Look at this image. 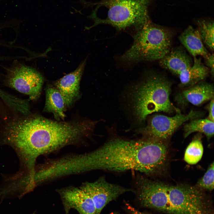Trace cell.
I'll return each mask as SVG.
<instances>
[{"instance_id": "cell-1", "label": "cell", "mask_w": 214, "mask_h": 214, "mask_svg": "<svg viewBox=\"0 0 214 214\" xmlns=\"http://www.w3.org/2000/svg\"><path fill=\"white\" fill-rule=\"evenodd\" d=\"M164 141L143 138L138 140L117 138L97 149L77 154L74 164L80 173L96 170L116 172L137 171L147 175L161 171L167 159Z\"/></svg>"}, {"instance_id": "cell-2", "label": "cell", "mask_w": 214, "mask_h": 214, "mask_svg": "<svg viewBox=\"0 0 214 214\" xmlns=\"http://www.w3.org/2000/svg\"><path fill=\"white\" fill-rule=\"evenodd\" d=\"M94 126L93 121L85 119L64 122L33 116L22 120L18 139L27 157L35 161L40 156L81 143L90 135Z\"/></svg>"}, {"instance_id": "cell-3", "label": "cell", "mask_w": 214, "mask_h": 214, "mask_svg": "<svg viewBox=\"0 0 214 214\" xmlns=\"http://www.w3.org/2000/svg\"><path fill=\"white\" fill-rule=\"evenodd\" d=\"M133 183L143 207L169 214H205L207 202L201 190L186 185H170L150 180L141 174Z\"/></svg>"}, {"instance_id": "cell-4", "label": "cell", "mask_w": 214, "mask_h": 214, "mask_svg": "<svg viewBox=\"0 0 214 214\" xmlns=\"http://www.w3.org/2000/svg\"><path fill=\"white\" fill-rule=\"evenodd\" d=\"M171 84L164 76L152 73L136 85L132 94L133 111L138 121H144L155 112L172 113L176 108L171 102Z\"/></svg>"}, {"instance_id": "cell-5", "label": "cell", "mask_w": 214, "mask_h": 214, "mask_svg": "<svg viewBox=\"0 0 214 214\" xmlns=\"http://www.w3.org/2000/svg\"><path fill=\"white\" fill-rule=\"evenodd\" d=\"M172 36L169 30L150 20L137 30L132 45L120 57L119 62L128 65L160 60L171 49Z\"/></svg>"}, {"instance_id": "cell-6", "label": "cell", "mask_w": 214, "mask_h": 214, "mask_svg": "<svg viewBox=\"0 0 214 214\" xmlns=\"http://www.w3.org/2000/svg\"><path fill=\"white\" fill-rule=\"evenodd\" d=\"M153 1L100 0L95 4L98 7L107 8V17L101 19L94 15L93 26L106 24L114 26L118 31L131 27L137 31L150 20L149 8Z\"/></svg>"}, {"instance_id": "cell-7", "label": "cell", "mask_w": 214, "mask_h": 214, "mask_svg": "<svg viewBox=\"0 0 214 214\" xmlns=\"http://www.w3.org/2000/svg\"><path fill=\"white\" fill-rule=\"evenodd\" d=\"M202 114L200 112L191 110L185 115L177 109L176 114L173 117L156 115L151 118L147 125L141 132L145 137L144 138L164 141L169 138L183 123L199 118Z\"/></svg>"}, {"instance_id": "cell-8", "label": "cell", "mask_w": 214, "mask_h": 214, "mask_svg": "<svg viewBox=\"0 0 214 214\" xmlns=\"http://www.w3.org/2000/svg\"><path fill=\"white\" fill-rule=\"evenodd\" d=\"M7 82L11 87L28 95L31 100H35L40 95L43 78L35 69L20 64L10 70Z\"/></svg>"}, {"instance_id": "cell-9", "label": "cell", "mask_w": 214, "mask_h": 214, "mask_svg": "<svg viewBox=\"0 0 214 214\" xmlns=\"http://www.w3.org/2000/svg\"><path fill=\"white\" fill-rule=\"evenodd\" d=\"M79 188L92 199L96 210V214H100L108 203L122 194L132 189L109 182L105 176L100 177L92 182L83 183Z\"/></svg>"}, {"instance_id": "cell-10", "label": "cell", "mask_w": 214, "mask_h": 214, "mask_svg": "<svg viewBox=\"0 0 214 214\" xmlns=\"http://www.w3.org/2000/svg\"><path fill=\"white\" fill-rule=\"evenodd\" d=\"M63 207L64 214L71 209L79 214H96L95 208L90 197L79 187L70 186L57 189Z\"/></svg>"}, {"instance_id": "cell-11", "label": "cell", "mask_w": 214, "mask_h": 214, "mask_svg": "<svg viewBox=\"0 0 214 214\" xmlns=\"http://www.w3.org/2000/svg\"><path fill=\"white\" fill-rule=\"evenodd\" d=\"M86 63L85 60L74 71L54 83V87L62 95L67 107L70 106L79 95L80 83Z\"/></svg>"}, {"instance_id": "cell-12", "label": "cell", "mask_w": 214, "mask_h": 214, "mask_svg": "<svg viewBox=\"0 0 214 214\" xmlns=\"http://www.w3.org/2000/svg\"><path fill=\"white\" fill-rule=\"evenodd\" d=\"M214 97V87L211 84L200 82L188 87L175 97L177 103L182 106L189 104L198 106Z\"/></svg>"}, {"instance_id": "cell-13", "label": "cell", "mask_w": 214, "mask_h": 214, "mask_svg": "<svg viewBox=\"0 0 214 214\" xmlns=\"http://www.w3.org/2000/svg\"><path fill=\"white\" fill-rule=\"evenodd\" d=\"M159 61L163 69L178 76L192 66L193 62L185 51L181 47L171 48Z\"/></svg>"}, {"instance_id": "cell-14", "label": "cell", "mask_w": 214, "mask_h": 214, "mask_svg": "<svg viewBox=\"0 0 214 214\" xmlns=\"http://www.w3.org/2000/svg\"><path fill=\"white\" fill-rule=\"evenodd\" d=\"M178 39L193 57L200 56L204 58L210 54L205 48L197 29L191 26L185 30Z\"/></svg>"}, {"instance_id": "cell-15", "label": "cell", "mask_w": 214, "mask_h": 214, "mask_svg": "<svg viewBox=\"0 0 214 214\" xmlns=\"http://www.w3.org/2000/svg\"><path fill=\"white\" fill-rule=\"evenodd\" d=\"M210 73L209 68L202 62L201 57H194L192 65L178 75L180 86L188 87L204 79Z\"/></svg>"}, {"instance_id": "cell-16", "label": "cell", "mask_w": 214, "mask_h": 214, "mask_svg": "<svg viewBox=\"0 0 214 214\" xmlns=\"http://www.w3.org/2000/svg\"><path fill=\"white\" fill-rule=\"evenodd\" d=\"M45 94L44 111L52 113L56 120H64L67 107L60 92L54 86H49L46 89Z\"/></svg>"}, {"instance_id": "cell-17", "label": "cell", "mask_w": 214, "mask_h": 214, "mask_svg": "<svg viewBox=\"0 0 214 214\" xmlns=\"http://www.w3.org/2000/svg\"><path fill=\"white\" fill-rule=\"evenodd\" d=\"M214 122L207 119L196 118L185 124L183 127L185 138L194 132L204 134L208 139L214 135Z\"/></svg>"}, {"instance_id": "cell-18", "label": "cell", "mask_w": 214, "mask_h": 214, "mask_svg": "<svg viewBox=\"0 0 214 214\" xmlns=\"http://www.w3.org/2000/svg\"><path fill=\"white\" fill-rule=\"evenodd\" d=\"M197 30L202 40L211 51L214 50V21L211 20L202 19L197 21Z\"/></svg>"}, {"instance_id": "cell-19", "label": "cell", "mask_w": 214, "mask_h": 214, "mask_svg": "<svg viewBox=\"0 0 214 214\" xmlns=\"http://www.w3.org/2000/svg\"><path fill=\"white\" fill-rule=\"evenodd\" d=\"M203 147L200 137L196 136L187 147L184 159L190 165L196 164L201 159L203 153Z\"/></svg>"}, {"instance_id": "cell-20", "label": "cell", "mask_w": 214, "mask_h": 214, "mask_svg": "<svg viewBox=\"0 0 214 214\" xmlns=\"http://www.w3.org/2000/svg\"><path fill=\"white\" fill-rule=\"evenodd\" d=\"M214 162L210 166L207 171L198 182L196 187L201 189L209 191L214 188Z\"/></svg>"}, {"instance_id": "cell-21", "label": "cell", "mask_w": 214, "mask_h": 214, "mask_svg": "<svg viewBox=\"0 0 214 214\" xmlns=\"http://www.w3.org/2000/svg\"><path fill=\"white\" fill-rule=\"evenodd\" d=\"M214 54H210L204 58L205 63L209 69L210 73L212 77L214 76Z\"/></svg>"}, {"instance_id": "cell-22", "label": "cell", "mask_w": 214, "mask_h": 214, "mask_svg": "<svg viewBox=\"0 0 214 214\" xmlns=\"http://www.w3.org/2000/svg\"><path fill=\"white\" fill-rule=\"evenodd\" d=\"M214 97L210 101L208 107V119L214 122Z\"/></svg>"}, {"instance_id": "cell-23", "label": "cell", "mask_w": 214, "mask_h": 214, "mask_svg": "<svg viewBox=\"0 0 214 214\" xmlns=\"http://www.w3.org/2000/svg\"><path fill=\"white\" fill-rule=\"evenodd\" d=\"M125 204L130 214H147L139 211L127 202H125Z\"/></svg>"}, {"instance_id": "cell-24", "label": "cell", "mask_w": 214, "mask_h": 214, "mask_svg": "<svg viewBox=\"0 0 214 214\" xmlns=\"http://www.w3.org/2000/svg\"><path fill=\"white\" fill-rule=\"evenodd\" d=\"M110 214H120L119 213L116 212H111Z\"/></svg>"}, {"instance_id": "cell-25", "label": "cell", "mask_w": 214, "mask_h": 214, "mask_svg": "<svg viewBox=\"0 0 214 214\" xmlns=\"http://www.w3.org/2000/svg\"><path fill=\"white\" fill-rule=\"evenodd\" d=\"M32 214H35V212L33 213Z\"/></svg>"}, {"instance_id": "cell-26", "label": "cell", "mask_w": 214, "mask_h": 214, "mask_svg": "<svg viewBox=\"0 0 214 214\" xmlns=\"http://www.w3.org/2000/svg\"></svg>"}]
</instances>
